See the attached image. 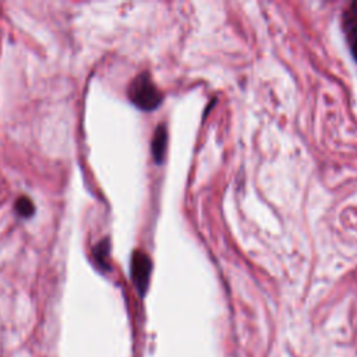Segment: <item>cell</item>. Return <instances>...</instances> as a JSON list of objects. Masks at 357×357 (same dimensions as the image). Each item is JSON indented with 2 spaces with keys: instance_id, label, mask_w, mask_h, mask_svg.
I'll list each match as a JSON object with an SVG mask.
<instances>
[{
  "instance_id": "cell-1",
  "label": "cell",
  "mask_w": 357,
  "mask_h": 357,
  "mask_svg": "<svg viewBox=\"0 0 357 357\" xmlns=\"http://www.w3.org/2000/svg\"><path fill=\"white\" fill-rule=\"evenodd\" d=\"M128 93L132 103H135L141 109H152L159 102V96L155 86L152 85L149 78H146L145 75L138 77L131 84Z\"/></svg>"
},
{
  "instance_id": "cell-2",
  "label": "cell",
  "mask_w": 357,
  "mask_h": 357,
  "mask_svg": "<svg viewBox=\"0 0 357 357\" xmlns=\"http://www.w3.org/2000/svg\"><path fill=\"white\" fill-rule=\"evenodd\" d=\"M149 275V262L144 255L135 254L132 258V280L137 289L142 293L148 283Z\"/></svg>"
},
{
  "instance_id": "cell-3",
  "label": "cell",
  "mask_w": 357,
  "mask_h": 357,
  "mask_svg": "<svg viewBox=\"0 0 357 357\" xmlns=\"http://www.w3.org/2000/svg\"><path fill=\"white\" fill-rule=\"evenodd\" d=\"M15 211L18 212L20 216L22 218H29L33 215L35 206L32 204V201L28 197H20L15 202Z\"/></svg>"
},
{
  "instance_id": "cell-4",
  "label": "cell",
  "mask_w": 357,
  "mask_h": 357,
  "mask_svg": "<svg viewBox=\"0 0 357 357\" xmlns=\"http://www.w3.org/2000/svg\"><path fill=\"white\" fill-rule=\"evenodd\" d=\"M93 259L98 262V265L100 268H106V259H107V254H109V245H107V240L99 243L95 248H93Z\"/></svg>"
}]
</instances>
